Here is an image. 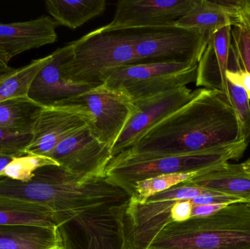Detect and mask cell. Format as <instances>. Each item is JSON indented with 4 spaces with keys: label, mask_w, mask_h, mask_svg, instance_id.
I'll return each instance as SVG.
<instances>
[{
    "label": "cell",
    "mask_w": 250,
    "mask_h": 249,
    "mask_svg": "<svg viewBox=\"0 0 250 249\" xmlns=\"http://www.w3.org/2000/svg\"></svg>",
    "instance_id": "8d00e7d4"
},
{
    "label": "cell",
    "mask_w": 250,
    "mask_h": 249,
    "mask_svg": "<svg viewBox=\"0 0 250 249\" xmlns=\"http://www.w3.org/2000/svg\"><path fill=\"white\" fill-rule=\"evenodd\" d=\"M240 20L250 29V0H244L240 10Z\"/></svg>",
    "instance_id": "d6a6232c"
},
{
    "label": "cell",
    "mask_w": 250,
    "mask_h": 249,
    "mask_svg": "<svg viewBox=\"0 0 250 249\" xmlns=\"http://www.w3.org/2000/svg\"><path fill=\"white\" fill-rule=\"evenodd\" d=\"M56 228L35 225L0 227V249H57Z\"/></svg>",
    "instance_id": "d6986e66"
},
{
    "label": "cell",
    "mask_w": 250,
    "mask_h": 249,
    "mask_svg": "<svg viewBox=\"0 0 250 249\" xmlns=\"http://www.w3.org/2000/svg\"><path fill=\"white\" fill-rule=\"evenodd\" d=\"M48 157L66 171L87 178H105L113 159L111 148L98 140L89 126L61 142Z\"/></svg>",
    "instance_id": "7c38bea8"
},
{
    "label": "cell",
    "mask_w": 250,
    "mask_h": 249,
    "mask_svg": "<svg viewBox=\"0 0 250 249\" xmlns=\"http://www.w3.org/2000/svg\"><path fill=\"white\" fill-rule=\"evenodd\" d=\"M33 133H20L0 128V154L19 157L26 154Z\"/></svg>",
    "instance_id": "83f0119b"
},
{
    "label": "cell",
    "mask_w": 250,
    "mask_h": 249,
    "mask_svg": "<svg viewBox=\"0 0 250 249\" xmlns=\"http://www.w3.org/2000/svg\"><path fill=\"white\" fill-rule=\"evenodd\" d=\"M249 141L189 154L148 159L113 158L105 171L107 181L132 197L136 183L162 175L201 172L242 157Z\"/></svg>",
    "instance_id": "277c9868"
},
{
    "label": "cell",
    "mask_w": 250,
    "mask_h": 249,
    "mask_svg": "<svg viewBox=\"0 0 250 249\" xmlns=\"http://www.w3.org/2000/svg\"><path fill=\"white\" fill-rule=\"evenodd\" d=\"M72 51V42L56 50L51 59L40 70L29 89L28 96L42 107L65 105L94 89L86 85L74 84L64 80L62 66Z\"/></svg>",
    "instance_id": "5bb4252c"
},
{
    "label": "cell",
    "mask_w": 250,
    "mask_h": 249,
    "mask_svg": "<svg viewBox=\"0 0 250 249\" xmlns=\"http://www.w3.org/2000/svg\"><path fill=\"white\" fill-rule=\"evenodd\" d=\"M57 23L49 16L23 22L0 23V60L9 61L19 54L57 40Z\"/></svg>",
    "instance_id": "9a60e30c"
},
{
    "label": "cell",
    "mask_w": 250,
    "mask_h": 249,
    "mask_svg": "<svg viewBox=\"0 0 250 249\" xmlns=\"http://www.w3.org/2000/svg\"><path fill=\"white\" fill-rule=\"evenodd\" d=\"M227 79L229 82L240 85L248 95L250 101V73L241 68L230 49V61Z\"/></svg>",
    "instance_id": "f1b7e54d"
},
{
    "label": "cell",
    "mask_w": 250,
    "mask_h": 249,
    "mask_svg": "<svg viewBox=\"0 0 250 249\" xmlns=\"http://www.w3.org/2000/svg\"><path fill=\"white\" fill-rule=\"evenodd\" d=\"M198 64L152 63L123 66L104 82L132 102L180 89L196 80Z\"/></svg>",
    "instance_id": "8992f818"
},
{
    "label": "cell",
    "mask_w": 250,
    "mask_h": 249,
    "mask_svg": "<svg viewBox=\"0 0 250 249\" xmlns=\"http://www.w3.org/2000/svg\"><path fill=\"white\" fill-rule=\"evenodd\" d=\"M226 205H202V206H194L192 207L191 217L206 216L213 214L216 212L226 207Z\"/></svg>",
    "instance_id": "1f68e13d"
},
{
    "label": "cell",
    "mask_w": 250,
    "mask_h": 249,
    "mask_svg": "<svg viewBox=\"0 0 250 249\" xmlns=\"http://www.w3.org/2000/svg\"><path fill=\"white\" fill-rule=\"evenodd\" d=\"M213 192L188 180L151 196L144 203L129 198L125 216L128 249H148L162 230L171 222L170 211L176 202Z\"/></svg>",
    "instance_id": "52a82bcc"
},
{
    "label": "cell",
    "mask_w": 250,
    "mask_h": 249,
    "mask_svg": "<svg viewBox=\"0 0 250 249\" xmlns=\"http://www.w3.org/2000/svg\"><path fill=\"white\" fill-rule=\"evenodd\" d=\"M44 107L29 96L0 102V128L20 133H33Z\"/></svg>",
    "instance_id": "7402d4cb"
},
{
    "label": "cell",
    "mask_w": 250,
    "mask_h": 249,
    "mask_svg": "<svg viewBox=\"0 0 250 249\" xmlns=\"http://www.w3.org/2000/svg\"><path fill=\"white\" fill-rule=\"evenodd\" d=\"M244 140L240 123L227 98L216 91L199 89L186 105L116 157L148 159L201 153Z\"/></svg>",
    "instance_id": "6da1fadb"
},
{
    "label": "cell",
    "mask_w": 250,
    "mask_h": 249,
    "mask_svg": "<svg viewBox=\"0 0 250 249\" xmlns=\"http://www.w3.org/2000/svg\"><path fill=\"white\" fill-rule=\"evenodd\" d=\"M198 92L187 86L134 102L137 110L111 149L114 158L135 146L141 137L170 114L189 102Z\"/></svg>",
    "instance_id": "30bf717a"
},
{
    "label": "cell",
    "mask_w": 250,
    "mask_h": 249,
    "mask_svg": "<svg viewBox=\"0 0 250 249\" xmlns=\"http://www.w3.org/2000/svg\"><path fill=\"white\" fill-rule=\"evenodd\" d=\"M192 207L193 204L190 200L176 202L170 211L171 222H183L190 219Z\"/></svg>",
    "instance_id": "4dcf8cb0"
},
{
    "label": "cell",
    "mask_w": 250,
    "mask_h": 249,
    "mask_svg": "<svg viewBox=\"0 0 250 249\" xmlns=\"http://www.w3.org/2000/svg\"><path fill=\"white\" fill-rule=\"evenodd\" d=\"M70 102L87 107L93 117V121L89 126L91 133L111 149L137 110L136 105L127 96L104 84L90 89Z\"/></svg>",
    "instance_id": "9c48e42d"
},
{
    "label": "cell",
    "mask_w": 250,
    "mask_h": 249,
    "mask_svg": "<svg viewBox=\"0 0 250 249\" xmlns=\"http://www.w3.org/2000/svg\"></svg>",
    "instance_id": "74e56055"
},
{
    "label": "cell",
    "mask_w": 250,
    "mask_h": 249,
    "mask_svg": "<svg viewBox=\"0 0 250 249\" xmlns=\"http://www.w3.org/2000/svg\"><path fill=\"white\" fill-rule=\"evenodd\" d=\"M240 22L217 8L211 0H197L192 10L176 20L174 26L199 31L208 41L210 37L221 28L233 26Z\"/></svg>",
    "instance_id": "44dd1931"
},
{
    "label": "cell",
    "mask_w": 250,
    "mask_h": 249,
    "mask_svg": "<svg viewBox=\"0 0 250 249\" xmlns=\"http://www.w3.org/2000/svg\"><path fill=\"white\" fill-rule=\"evenodd\" d=\"M14 68L4 64L0 60V80H2L6 76L10 75L12 72L14 71Z\"/></svg>",
    "instance_id": "836d02e7"
},
{
    "label": "cell",
    "mask_w": 250,
    "mask_h": 249,
    "mask_svg": "<svg viewBox=\"0 0 250 249\" xmlns=\"http://www.w3.org/2000/svg\"><path fill=\"white\" fill-rule=\"evenodd\" d=\"M129 198L95 205L60 224L57 249H128L125 216Z\"/></svg>",
    "instance_id": "5b68a950"
},
{
    "label": "cell",
    "mask_w": 250,
    "mask_h": 249,
    "mask_svg": "<svg viewBox=\"0 0 250 249\" xmlns=\"http://www.w3.org/2000/svg\"><path fill=\"white\" fill-rule=\"evenodd\" d=\"M148 249H250V203H233L208 216L170 222Z\"/></svg>",
    "instance_id": "7a4b0ae2"
},
{
    "label": "cell",
    "mask_w": 250,
    "mask_h": 249,
    "mask_svg": "<svg viewBox=\"0 0 250 249\" xmlns=\"http://www.w3.org/2000/svg\"><path fill=\"white\" fill-rule=\"evenodd\" d=\"M48 165H59V164L47 156L26 153L15 157L6 167L0 178H7L25 182L32 178L37 170Z\"/></svg>",
    "instance_id": "d4e9b609"
},
{
    "label": "cell",
    "mask_w": 250,
    "mask_h": 249,
    "mask_svg": "<svg viewBox=\"0 0 250 249\" xmlns=\"http://www.w3.org/2000/svg\"><path fill=\"white\" fill-rule=\"evenodd\" d=\"M229 81V80H228ZM229 99L242 127L244 139L250 140V101L245 89L229 81Z\"/></svg>",
    "instance_id": "484cf974"
},
{
    "label": "cell",
    "mask_w": 250,
    "mask_h": 249,
    "mask_svg": "<svg viewBox=\"0 0 250 249\" xmlns=\"http://www.w3.org/2000/svg\"><path fill=\"white\" fill-rule=\"evenodd\" d=\"M200 172L167 174L139 181L134 186L133 194L130 199L137 203H144L151 196L185 182Z\"/></svg>",
    "instance_id": "cb8c5ba5"
},
{
    "label": "cell",
    "mask_w": 250,
    "mask_h": 249,
    "mask_svg": "<svg viewBox=\"0 0 250 249\" xmlns=\"http://www.w3.org/2000/svg\"><path fill=\"white\" fill-rule=\"evenodd\" d=\"M231 27L221 28L210 37L198 61L195 80L197 86L220 92L229 102L227 72L231 46Z\"/></svg>",
    "instance_id": "2e32d148"
},
{
    "label": "cell",
    "mask_w": 250,
    "mask_h": 249,
    "mask_svg": "<svg viewBox=\"0 0 250 249\" xmlns=\"http://www.w3.org/2000/svg\"><path fill=\"white\" fill-rule=\"evenodd\" d=\"M93 117L83 104L44 107L26 153L47 156L63 140L90 125Z\"/></svg>",
    "instance_id": "8fae6325"
},
{
    "label": "cell",
    "mask_w": 250,
    "mask_h": 249,
    "mask_svg": "<svg viewBox=\"0 0 250 249\" xmlns=\"http://www.w3.org/2000/svg\"><path fill=\"white\" fill-rule=\"evenodd\" d=\"M189 181L201 188L250 203V172L242 163L227 162L202 171Z\"/></svg>",
    "instance_id": "e0dca14e"
},
{
    "label": "cell",
    "mask_w": 250,
    "mask_h": 249,
    "mask_svg": "<svg viewBox=\"0 0 250 249\" xmlns=\"http://www.w3.org/2000/svg\"><path fill=\"white\" fill-rule=\"evenodd\" d=\"M130 29L136 64H198L207 46L204 34L174 25Z\"/></svg>",
    "instance_id": "ba28073f"
},
{
    "label": "cell",
    "mask_w": 250,
    "mask_h": 249,
    "mask_svg": "<svg viewBox=\"0 0 250 249\" xmlns=\"http://www.w3.org/2000/svg\"><path fill=\"white\" fill-rule=\"evenodd\" d=\"M62 222V215L44 206L0 197V227L35 225L57 228Z\"/></svg>",
    "instance_id": "ac0fdd59"
},
{
    "label": "cell",
    "mask_w": 250,
    "mask_h": 249,
    "mask_svg": "<svg viewBox=\"0 0 250 249\" xmlns=\"http://www.w3.org/2000/svg\"><path fill=\"white\" fill-rule=\"evenodd\" d=\"M197 0H120L110 29H137L174 25Z\"/></svg>",
    "instance_id": "4fadbf2b"
},
{
    "label": "cell",
    "mask_w": 250,
    "mask_h": 249,
    "mask_svg": "<svg viewBox=\"0 0 250 249\" xmlns=\"http://www.w3.org/2000/svg\"><path fill=\"white\" fill-rule=\"evenodd\" d=\"M136 64L130 29H95L72 42V51L62 66L64 80L96 88L123 66Z\"/></svg>",
    "instance_id": "3957f363"
},
{
    "label": "cell",
    "mask_w": 250,
    "mask_h": 249,
    "mask_svg": "<svg viewBox=\"0 0 250 249\" xmlns=\"http://www.w3.org/2000/svg\"><path fill=\"white\" fill-rule=\"evenodd\" d=\"M45 7L57 25L76 29L106 10L105 0H47Z\"/></svg>",
    "instance_id": "ffe728a7"
},
{
    "label": "cell",
    "mask_w": 250,
    "mask_h": 249,
    "mask_svg": "<svg viewBox=\"0 0 250 249\" xmlns=\"http://www.w3.org/2000/svg\"><path fill=\"white\" fill-rule=\"evenodd\" d=\"M15 157L13 156H4V155L0 154V178H1V173H2L6 167L12 162Z\"/></svg>",
    "instance_id": "e575fe53"
},
{
    "label": "cell",
    "mask_w": 250,
    "mask_h": 249,
    "mask_svg": "<svg viewBox=\"0 0 250 249\" xmlns=\"http://www.w3.org/2000/svg\"><path fill=\"white\" fill-rule=\"evenodd\" d=\"M51 58L50 54L43 58L33 60L24 67L15 69L14 71L0 80V102L28 96L35 76Z\"/></svg>",
    "instance_id": "603a6c76"
},
{
    "label": "cell",
    "mask_w": 250,
    "mask_h": 249,
    "mask_svg": "<svg viewBox=\"0 0 250 249\" xmlns=\"http://www.w3.org/2000/svg\"><path fill=\"white\" fill-rule=\"evenodd\" d=\"M230 49L241 68L250 73V29L243 22L231 27Z\"/></svg>",
    "instance_id": "4316f807"
},
{
    "label": "cell",
    "mask_w": 250,
    "mask_h": 249,
    "mask_svg": "<svg viewBox=\"0 0 250 249\" xmlns=\"http://www.w3.org/2000/svg\"><path fill=\"white\" fill-rule=\"evenodd\" d=\"M190 200L194 206H202V205H226V206H229L233 203L245 202L238 197L226 195V194L217 192L203 194V195L194 197Z\"/></svg>",
    "instance_id": "f546056e"
},
{
    "label": "cell",
    "mask_w": 250,
    "mask_h": 249,
    "mask_svg": "<svg viewBox=\"0 0 250 249\" xmlns=\"http://www.w3.org/2000/svg\"><path fill=\"white\" fill-rule=\"evenodd\" d=\"M242 165H243L244 168H245V169L248 172H250V158L248 159V160L246 161V162H244V163H242Z\"/></svg>",
    "instance_id": "d590c367"
}]
</instances>
